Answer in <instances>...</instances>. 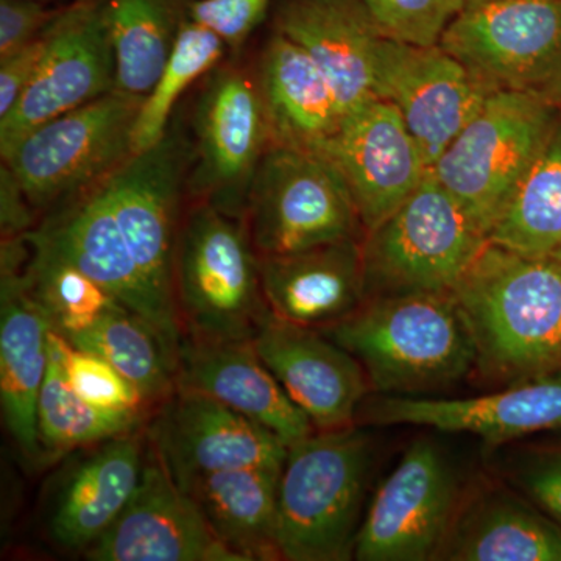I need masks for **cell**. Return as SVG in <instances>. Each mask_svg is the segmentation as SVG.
I'll return each mask as SVG.
<instances>
[{"label":"cell","instance_id":"obj_41","mask_svg":"<svg viewBox=\"0 0 561 561\" xmlns=\"http://www.w3.org/2000/svg\"><path fill=\"white\" fill-rule=\"evenodd\" d=\"M33 208L24 187L9 165L0 168V225L2 239L22 238L33 230Z\"/></svg>","mask_w":561,"mask_h":561},{"label":"cell","instance_id":"obj_9","mask_svg":"<svg viewBox=\"0 0 561 561\" xmlns=\"http://www.w3.org/2000/svg\"><path fill=\"white\" fill-rule=\"evenodd\" d=\"M440 46L490 92H516L561 110V0L467 5Z\"/></svg>","mask_w":561,"mask_h":561},{"label":"cell","instance_id":"obj_19","mask_svg":"<svg viewBox=\"0 0 561 561\" xmlns=\"http://www.w3.org/2000/svg\"><path fill=\"white\" fill-rule=\"evenodd\" d=\"M253 346L317 431L354 426L371 391L360 362L328 335L268 313Z\"/></svg>","mask_w":561,"mask_h":561},{"label":"cell","instance_id":"obj_35","mask_svg":"<svg viewBox=\"0 0 561 561\" xmlns=\"http://www.w3.org/2000/svg\"><path fill=\"white\" fill-rule=\"evenodd\" d=\"M49 350L57 357L70 387L84 401L105 411H146L147 401L142 394L103 357L77 348L54 330L49 332Z\"/></svg>","mask_w":561,"mask_h":561},{"label":"cell","instance_id":"obj_32","mask_svg":"<svg viewBox=\"0 0 561 561\" xmlns=\"http://www.w3.org/2000/svg\"><path fill=\"white\" fill-rule=\"evenodd\" d=\"M144 413L95 408L70 387L49 350V367L38 402V437L44 456H58L138 431Z\"/></svg>","mask_w":561,"mask_h":561},{"label":"cell","instance_id":"obj_1","mask_svg":"<svg viewBox=\"0 0 561 561\" xmlns=\"http://www.w3.org/2000/svg\"><path fill=\"white\" fill-rule=\"evenodd\" d=\"M474 375L507 387L561 371V264L486 243L451 290Z\"/></svg>","mask_w":561,"mask_h":561},{"label":"cell","instance_id":"obj_6","mask_svg":"<svg viewBox=\"0 0 561 561\" xmlns=\"http://www.w3.org/2000/svg\"><path fill=\"white\" fill-rule=\"evenodd\" d=\"M560 117V108L529 95L491 92L432 165V175L451 192L486 238Z\"/></svg>","mask_w":561,"mask_h":561},{"label":"cell","instance_id":"obj_5","mask_svg":"<svg viewBox=\"0 0 561 561\" xmlns=\"http://www.w3.org/2000/svg\"><path fill=\"white\" fill-rule=\"evenodd\" d=\"M486 243L485 231L430 172L390 216L365 231V297L451 291Z\"/></svg>","mask_w":561,"mask_h":561},{"label":"cell","instance_id":"obj_43","mask_svg":"<svg viewBox=\"0 0 561 561\" xmlns=\"http://www.w3.org/2000/svg\"><path fill=\"white\" fill-rule=\"evenodd\" d=\"M482 2H489V0H465V3H467V5H474V3H482Z\"/></svg>","mask_w":561,"mask_h":561},{"label":"cell","instance_id":"obj_33","mask_svg":"<svg viewBox=\"0 0 561 561\" xmlns=\"http://www.w3.org/2000/svg\"><path fill=\"white\" fill-rule=\"evenodd\" d=\"M25 241L28 257L22 273L33 297L49 317L51 330L62 337L83 334L106 313L127 309L76 265L27 238Z\"/></svg>","mask_w":561,"mask_h":561},{"label":"cell","instance_id":"obj_20","mask_svg":"<svg viewBox=\"0 0 561 561\" xmlns=\"http://www.w3.org/2000/svg\"><path fill=\"white\" fill-rule=\"evenodd\" d=\"M362 423L411 424L442 432H463L490 445L561 430V371L470 398L386 397L379 394Z\"/></svg>","mask_w":561,"mask_h":561},{"label":"cell","instance_id":"obj_10","mask_svg":"<svg viewBox=\"0 0 561 561\" xmlns=\"http://www.w3.org/2000/svg\"><path fill=\"white\" fill-rule=\"evenodd\" d=\"M190 165L191 140L175 121L154 146L135 151L103 181L111 209L147 289L164 316L180 328L173 275L181 195Z\"/></svg>","mask_w":561,"mask_h":561},{"label":"cell","instance_id":"obj_16","mask_svg":"<svg viewBox=\"0 0 561 561\" xmlns=\"http://www.w3.org/2000/svg\"><path fill=\"white\" fill-rule=\"evenodd\" d=\"M103 181L49 210L25 238L76 265L124 308L151 324L176 362L183 331L164 316L147 289L111 209Z\"/></svg>","mask_w":561,"mask_h":561},{"label":"cell","instance_id":"obj_39","mask_svg":"<svg viewBox=\"0 0 561 561\" xmlns=\"http://www.w3.org/2000/svg\"><path fill=\"white\" fill-rule=\"evenodd\" d=\"M66 7L46 0H0V58L41 38Z\"/></svg>","mask_w":561,"mask_h":561},{"label":"cell","instance_id":"obj_42","mask_svg":"<svg viewBox=\"0 0 561 561\" xmlns=\"http://www.w3.org/2000/svg\"><path fill=\"white\" fill-rule=\"evenodd\" d=\"M46 2L60 3V5H73V3H102L105 0H46Z\"/></svg>","mask_w":561,"mask_h":561},{"label":"cell","instance_id":"obj_27","mask_svg":"<svg viewBox=\"0 0 561 561\" xmlns=\"http://www.w3.org/2000/svg\"><path fill=\"white\" fill-rule=\"evenodd\" d=\"M138 431L95 445L70 472L50 516V537L66 551L91 548L119 518L146 463Z\"/></svg>","mask_w":561,"mask_h":561},{"label":"cell","instance_id":"obj_38","mask_svg":"<svg viewBox=\"0 0 561 561\" xmlns=\"http://www.w3.org/2000/svg\"><path fill=\"white\" fill-rule=\"evenodd\" d=\"M272 0H192L190 16L239 51L267 14Z\"/></svg>","mask_w":561,"mask_h":561},{"label":"cell","instance_id":"obj_18","mask_svg":"<svg viewBox=\"0 0 561 561\" xmlns=\"http://www.w3.org/2000/svg\"><path fill=\"white\" fill-rule=\"evenodd\" d=\"M320 154L348 184L364 231L390 216L431 172L400 113L381 99L346 114Z\"/></svg>","mask_w":561,"mask_h":561},{"label":"cell","instance_id":"obj_40","mask_svg":"<svg viewBox=\"0 0 561 561\" xmlns=\"http://www.w3.org/2000/svg\"><path fill=\"white\" fill-rule=\"evenodd\" d=\"M47 47V32L22 49L0 58V119L7 116L28 90Z\"/></svg>","mask_w":561,"mask_h":561},{"label":"cell","instance_id":"obj_26","mask_svg":"<svg viewBox=\"0 0 561 561\" xmlns=\"http://www.w3.org/2000/svg\"><path fill=\"white\" fill-rule=\"evenodd\" d=\"M271 142L321 153L341 128L345 111L311 55L273 32L257 72Z\"/></svg>","mask_w":561,"mask_h":561},{"label":"cell","instance_id":"obj_37","mask_svg":"<svg viewBox=\"0 0 561 561\" xmlns=\"http://www.w3.org/2000/svg\"><path fill=\"white\" fill-rule=\"evenodd\" d=\"M507 479L561 527V442L524 449L508 465Z\"/></svg>","mask_w":561,"mask_h":561},{"label":"cell","instance_id":"obj_24","mask_svg":"<svg viewBox=\"0 0 561 561\" xmlns=\"http://www.w3.org/2000/svg\"><path fill=\"white\" fill-rule=\"evenodd\" d=\"M2 262L0 283V401L3 423L25 459H43L38 402L49 367L51 323L21 268Z\"/></svg>","mask_w":561,"mask_h":561},{"label":"cell","instance_id":"obj_11","mask_svg":"<svg viewBox=\"0 0 561 561\" xmlns=\"http://www.w3.org/2000/svg\"><path fill=\"white\" fill-rule=\"evenodd\" d=\"M465 486L445 449L416 438L364 513L353 559L437 560L460 508Z\"/></svg>","mask_w":561,"mask_h":561},{"label":"cell","instance_id":"obj_3","mask_svg":"<svg viewBox=\"0 0 561 561\" xmlns=\"http://www.w3.org/2000/svg\"><path fill=\"white\" fill-rule=\"evenodd\" d=\"M371 460L370 434L357 424L291 443L278 489L280 560L353 559Z\"/></svg>","mask_w":561,"mask_h":561},{"label":"cell","instance_id":"obj_22","mask_svg":"<svg viewBox=\"0 0 561 561\" xmlns=\"http://www.w3.org/2000/svg\"><path fill=\"white\" fill-rule=\"evenodd\" d=\"M273 27L308 51L346 114L375 101V66L383 38L360 0H279Z\"/></svg>","mask_w":561,"mask_h":561},{"label":"cell","instance_id":"obj_36","mask_svg":"<svg viewBox=\"0 0 561 561\" xmlns=\"http://www.w3.org/2000/svg\"><path fill=\"white\" fill-rule=\"evenodd\" d=\"M383 38L413 46H438L463 11L465 0H360Z\"/></svg>","mask_w":561,"mask_h":561},{"label":"cell","instance_id":"obj_28","mask_svg":"<svg viewBox=\"0 0 561 561\" xmlns=\"http://www.w3.org/2000/svg\"><path fill=\"white\" fill-rule=\"evenodd\" d=\"M283 468L210 472L183 486L213 534L241 561L280 560L278 489Z\"/></svg>","mask_w":561,"mask_h":561},{"label":"cell","instance_id":"obj_31","mask_svg":"<svg viewBox=\"0 0 561 561\" xmlns=\"http://www.w3.org/2000/svg\"><path fill=\"white\" fill-rule=\"evenodd\" d=\"M68 341L113 365L147 404L164 401L175 390V357L154 328L128 309L106 313Z\"/></svg>","mask_w":561,"mask_h":561},{"label":"cell","instance_id":"obj_30","mask_svg":"<svg viewBox=\"0 0 561 561\" xmlns=\"http://www.w3.org/2000/svg\"><path fill=\"white\" fill-rule=\"evenodd\" d=\"M489 242L527 256L561 250V117L490 228Z\"/></svg>","mask_w":561,"mask_h":561},{"label":"cell","instance_id":"obj_23","mask_svg":"<svg viewBox=\"0 0 561 561\" xmlns=\"http://www.w3.org/2000/svg\"><path fill=\"white\" fill-rule=\"evenodd\" d=\"M175 387L228 405L275 432L289 446L317 431L251 342L184 337L176 356Z\"/></svg>","mask_w":561,"mask_h":561},{"label":"cell","instance_id":"obj_17","mask_svg":"<svg viewBox=\"0 0 561 561\" xmlns=\"http://www.w3.org/2000/svg\"><path fill=\"white\" fill-rule=\"evenodd\" d=\"M84 556L92 561H241L213 534L151 443L131 500Z\"/></svg>","mask_w":561,"mask_h":561},{"label":"cell","instance_id":"obj_44","mask_svg":"<svg viewBox=\"0 0 561 561\" xmlns=\"http://www.w3.org/2000/svg\"><path fill=\"white\" fill-rule=\"evenodd\" d=\"M552 260H556L557 262H560V264H561V250L559 251V253L553 254Z\"/></svg>","mask_w":561,"mask_h":561},{"label":"cell","instance_id":"obj_21","mask_svg":"<svg viewBox=\"0 0 561 561\" xmlns=\"http://www.w3.org/2000/svg\"><path fill=\"white\" fill-rule=\"evenodd\" d=\"M362 239L260 256L262 294L272 316L321 331L356 312L367 300Z\"/></svg>","mask_w":561,"mask_h":561},{"label":"cell","instance_id":"obj_29","mask_svg":"<svg viewBox=\"0 0 561 561\" xmlns=\"http://www.w3.org/2000/svg\"><path fill=\"white\" fill-rule=\"evenodd\" d=\"M192 0H105L116 91L146 98L171 58Z\"/></svg>","mask_w":561,"mask_h":561},{"label":"cell","instance_id":"obj_34","mask_svg":"<svg viewBox=\"0 0 561 561\" xmlns=\"http://www.w3.org/2000/svg\"><path fill=\"white\" fill-rule=\"evenodd\" d=\"M228 50L227 43L216 32L187 18L168 65L140 105L133 133L135 151L149 149L168 133L181 95L195 81L213 72Z\"/></svg>","mask_w":561,"mask_h":561},{"label":"cell","instance_id":"obj_12","mask_svg":"<svg viewBox=\"0 0 561 561\" xmlns=\"http://www.w3.org/2000/svg\"><path fill=\"white\" fill-rule=\"evenodd\" d=\"M268 146L271 128L257 80L238 66H217L192 117V195L245 220L251 183Z\"/></svg>","mask_w":561,"mask_h":561},{"label":"cell","instance_id":"obj_2","mask_svg":"<svg viewBox=\"0 0 561 561\" xmlns=\"http://www.w3.org/2000/svg\"><path fill=\"white\" fill-rule=\"evenodd\" d=\"M321 332L350 351L371 391L386 397H424L474 373V343L451 291L371 298Z\"/></svg>","mask_w":561,"mask_h":561},{"label":"cell","instance_id":"obj_14","mask_svg":"<svg viewBox=\"0 0 561 561\" xmlns=\"http://www.w3.org/2000/svg\"><path fill=\"white\" fill-rule=\"evenodd\" d=\"M116 91V61L102 3H73L47 31L35 79L0 119V153L33 128Z\"/></svg>","mask_w":561,"mask_h":561},{"label":"cell","instance_id":"obj_7","mask_svg":"<svg viewBox=\"0 0 561 561\" xmlns=\"http://www.w3.org/2000/svg\"><path fill=\"white\" fill-rule=\"evenodd\" d=\"M142 101L110 92L44 122L2 153L36 213H49L108 179L135 153L133 133Z\"/></svg>","mask_w":561,"mask_h":561},{"label":"cell","instance_id":"obj_25","mask_svg":"<svg viewBox=\"0 0 561 561\" xmlns=\"http://www.w3.org/2000/svg\"><path fill=\"white\" fill-rule=\"evenodd\" d=\"M437 560L561 561V527L522 491L479 481L465 486Z\"/></svg>","mask_w":561,"mask_h":561},{"label":"cell","instance_id":"obj_13","mask_svg":"<svg viewBox=\"0 0 561 561\" xmlns=\"http://www.w3.org/2000/svg\"><path fill=\"white\" fill-rule=\"evenodd\" d=\"M375 94L400 113L432 168L491 92L440 44L421 47L382 38Z\"/></svg>","mask_w":561,"mask_h":561},{"label":"cell","instance_id":"obj_4","mask_svg":"<svg viewBox=\"0 0 561 561\" xmlns=\"http://www.w3.org/2000/svg\"><path fill=\"white\" fill-rule=\"evenodd\" d=\"M173 284L181 331L192 341L253 342L271 313L245 220L206 202L181 221Z\"/></svg>","mask_w":561,"mask_h":561},{"label":"cell","instance_id":"obj_15","mask_svg":"<svg viewBox=\"0 0 561 561\" xmlns=\"http://www.w3.org/2000/svg\"><path fill=\"white\" fill-rule=\"evenodd\" d=\"M160 404L147 435L181 489L210 472L283 468L289 445L228 405L176 387Z\"/></svg>","mask_w":561,"mask_h":561},{"label":"cell","instance_id":"obj_8","mask_svg":"<svg viewBox=\"0 0 561 561\" xmlns=\"http://www.w3.org/2000/svg\"><path fill=\"white\" fill-rule=\"evenodd\" d=\"M245 224L257 256L365 234L348 184L327 157L272 142L251 183Z\"/></svg>","mask_w":561,"mask_h":561}]
</instances>
